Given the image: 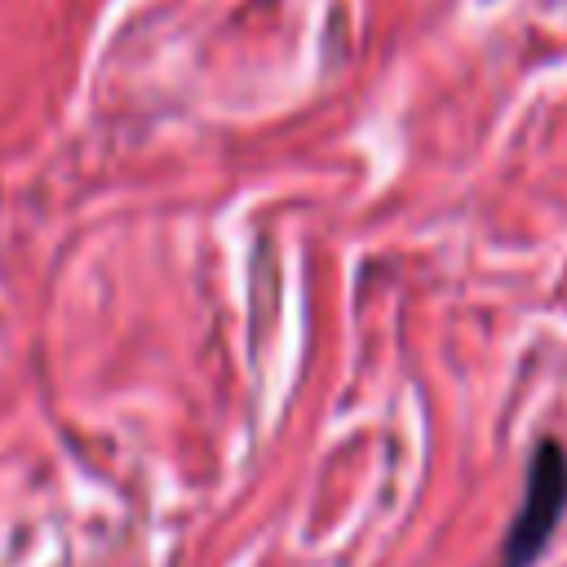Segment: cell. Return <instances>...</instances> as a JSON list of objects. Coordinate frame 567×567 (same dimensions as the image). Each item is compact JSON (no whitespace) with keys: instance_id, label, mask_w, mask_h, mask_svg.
<instances>
[{"instance_id":"obj_1","label":"cell","mask_w":567,"mask_h":567,"mask_svg":"<svg viewBox=\"0 0 567 567\" xmlns=\"http://www.w3.org/2000/svg\"><path fill=\"white\" fill-rule=\"evenodd\" d=\"M563 505H567V456L558 443H540L532 474H527L523 509L514 514L505 549H501V567H527L545 549L549 532L558 527Z\"/></svg>"}]
</instances>
